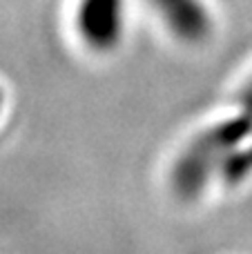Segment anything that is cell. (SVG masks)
<instances>
[{
  "label": "cell",
  "instance_id": "cell-1",
  "mask_svg": "<svg viewBox=\"0 0 252 254\" xmlns=\"http://www.w3.org/2000/svg\"><path fill=\"white\" fill-rule=\"evenodd\" d=\"M127 0H76L74 31L94 54H112L127 34Z\"/></svg>",
  "mask_w": 252,
  "mask_h": 254
},
{
  "label": "cell",
  "instance_id": "cell-2",
  "mask_svg": "<svg viewBox=\"0 0 252 254\" xmlns=\"http://www.w3.org/2000/svg\"><path fill=\"white\" fill-rule=\"evenodd\" d=\"M161 25L183 45L205 43L214 34V18L205 0H152Z\"/></svg>",
  "mask_w": 252,
  "mask_h": 254
},
{
  "label": "cell",
  "instance_id": "cell-3",
  "mask_svg": "<svg viewBox=\"0 0 252 254\" xmlns=\"http://www.w3.org/2000/svg\"><path fill=\"white\" fill-rule=\"evenodd\" d=\"M2 110H4V92L0 89V114H2Z\"/></svg>",
  "mask_w": 252,
  "mask_h": 254
}]
</instances>
